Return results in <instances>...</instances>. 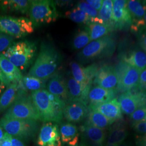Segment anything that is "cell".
<instances>
[{
  "label": "cell",
  "mask_w": 146,
  "mask_h": 146,
  "mask_svg": "<svg viewBox=\"0 0 146 146\" xmlns=\"http://www.w3.org/2000/svg\"><path fill=\"white\" fill-rule=\"evenodd\" d=\"M61 61L60 53L54 46L42 42L38 55L27 75L48 80L58 73Z\"/></svg>",
  "instance_id": "6da1fadb"
},
{
  "label": "cell",
  "mask_w": 146,
  "mask_h": 146,
  "mask_svg": "<svg viewBox=\"0 0 146 146\" xmlns=\"http://www.w3.org/2000/svg\"><path fill=\"white\" fill-rule=\"evenodd\" d=\"M31 96L39 120L44 123L60 122L63 110L61 100L45 89L31 92Z\"/></svg>",
  "instance_id": "7a4b0ae2"
},
{
  "label": "cell",
  "mask_w": 146,
  "mask_h": 146,
  "mask_svg": "<svg viewBox=\"0 0 146 146\" xmlns=\"http://www.w3.org/2000/svg\"><path fill=\"white\" fill-rule=\"evenodd\" d=\"M36 43L25 40L13 43L2 54L21 71H26L36 56Z\"/></svg>",
  "instance_id": "3957f363"
},
{
  "label": "cell",
  "mask_w": 146,
  "mask_h": 146,
  "mask_svg": "<svg viewBox=\"0 0 146 146\" xmlns=\"http://www.w3.org/2000/svg\"><path fill=\"white\" fill-rule=\"evenodd\" d=\"M5 118L39 120V116L33 103L31 94L19 88L15 102L3 116Z\"/></svg>",
  "instance_id": "277c9868"
},
{
  "label": "cell",
  "mask_w": 146,
  "mask_h": 146,
  "mask_svg": "<svg viewBox=\"0 0 146 146\" xmlns=\"http://www.w3.org/2000/svg\"><path fill=\"white\" fill-rule=\"evenodd\" d=\"M29 15L34 27L51 23L59 17L55 2L50 0L31 1Z\"/></svg>",
  "instance_id": "5b68a950"
},
{
  "label": "cell",
  "mask_w": 146,
  "mask_h": 146,
  "mask_svg": "<svg viewBox=\"0 0 146 146\" xmlns=\"http://www.w3.org/2000/svg\"><path fill=\"white\" fill-rule=\"evenodd\" d=\"M34 31V26L30 19L0 14V33L14 38H20L31 34Z\"/></svg>",
  "instance_id": "8992f818"
},
{
  "label": "cell",
  "mask_w": 146,
  "mask_h": 146,
  "mask_svg": "<svg viewBox=\"0 0 146 146\" xmlns=\"http://www.w3.org/2000/svg\"><path fill=\"white\" fill-rule=\"evenodd\" d=\"M0 125L10 135L22 140L33 137L37 129V121L8 119L4 117L0 119Z\"/></svg>",
  "instance_id": "52a82bcc"
},
{
  "label": "cell",
  "mask_w": 146,
  "mask_h": 146,
  "mask_svg": "<svg viewBox=\"0 0 146 146\" xmlns=\"http://www.w3.org/2000/svg\"><path fill=\"white\" fill-rule=\"evenodd\" d=\"M115 68L119 78L118 91L124 93L138 88L141 71L123 61Z\"/></svg>",
  "instance_id": "ba28073f"
},
{
  "label": "cell",
  "mask_w": 146,
  "mask_h": 146,
  "mask_svg": "<svg viewBox=\"0 0 146 146\" xmlns=\"http://www.w3.org/2000/svg\"><path fill=\"white\" fill-rule=\"evenodd\" d=\"M114 47L113 39L107 35L89 43L78 54V58L82 61H87L100 56L110 55L113 52Z\"/></svg>",
  "instance_id": "9c48e42d"
},
{
  "label": "cell",
  "mask_w": 146,
  "mask_h": 146,
  "mask_svg": "<svg viewBox=\"0 0 146 146\" xmlns=\"http://www.w3.org/2000/svg\"><path fill=\"white\" fill-rule=\"evenodd\" d=\"M118 102L122 112L131 115L135 110L146 106V91L139 88L122 93L120 95Z\"/></svg>",
  "instance_id": "30bf717a"
},
{
  "label": "cell",
  "mask_w": 146,
  "mask_h": 146,
  "mask_svg": "<svg viewBox=\"0 0 146 146\" xmlns=\"http://www.w3.org/2000/svg\"><path fill=\"white\" fill-rule=\"evenodd\" d=\"M113 1L112 22L114 30L129 28L132 25V20L127 8L128 1L114 0Z\"/></svg>",
  "instance_id": "8fae6325"
},
{
  "label": "cell",
  "mask_w": 146,
  "mask_h": 146,
  "mask_svg": "<svg viewBox=\"0 0 146 146\" xmlns=\"http://www.w3.org/2000/svg\"><path fill=\"white\" fill-rule=\"evenodd\" d=\"M73 78L78 82L86 86H91L99 68L97 64H93L84 68L79 63L72 61L70 63Z\"/></svg>",
  "instance_id": "7c38bea8"
},
{
  "label": "cell",
  "mask_w": 146,
  "mask_h": 146,
  "mask_svg": "<svg viewBox=\"0 0 146 146\" xmlns=\"http://www.w3.org/2000/svg\"><path fill=\"white\" fill-rule=\"evenodd\" d=\"M38 146H61L58 127L52 122L44 123L42 125L37 140Z\"/></svg>",
  "instance_id": "4fadbf2b"
},
{
  "label": "cell",
  "mask_w": 146,
  "mask_h": 146,
  "mask_svg": "<svg viewBox=\"0 0 146 146\" xmlns=\"http://www.w3.org/2000/svg\"><path fill=\"white\" fill-rule=\"evenodd\" d=\"M93 83L104 88L117 90L119 78L115 67L106 65L99 69Z\"/></svg>",
  "instance_id": "5bb4252c"
},
{
  "label": "cell",
  "mask_w": 146,
  "mask_h": 146,
  "mask_svg": "<svg viewBox=\"0 0 146 146\" xmlns=\"http://www.w3.org/2000/svg\"><path fill=\"white\" fill-rule=\"evenodd\" d=\"M127 8L132 20L131 29L135 32H137L141 29L143 31L145 26L144 19L146 13V4L145 1H128Z\"/></svg>",
  "instance_id": "9a60e30c"
},
{
  "label": "cell",
  "mask_w": 146,
  "mask_h": 146,
  "mask_svg": "<svg viewBox=\"0 0 146 146\" xmlns=\"http://www.w3.org/2000/svg\"><path fill=\"white\" fill-rule=\"evenodd\" d=\"M87 104L83 101H73L67 104L64 110L63 116L69 122L78 123L84 120L88 115Z\"/></svg>",
  "instance_id": "2e32d148"
},
{
  "label": "cell",
  "mask_w": 146,
  "mask_h": 146,
  "mask_svg": "<svg viewBox=\"0 0 146 146\" xmlns=\"http://www.w3.org/2000/svg\"><path fill=\"white\" fill-rule=\"evenodd\" d=\"M46 88L50 93L55 95L66 104L69 102L67 81L61 73L55 74L48 80Z\"/></svg>",
  "instance_id": "e0dca14e"
},
{
  "label": "cell",
  "mask_w": 146,
  "mask_h": 146,
  "mask_svg": "<svg viewBox=\"0 0 146 146\" xmlns=\"http://www.w3.org/2000/svg\"><path fill=\"white\" fill-rule=\"evenodd\" d=\"M69 102L83 101L88 103V96L91 86H86L78 82L72 76H69L66 80Z\"/></svg>",
  "instance_id": "ac0fdd59"
},
{
  "label": "cell",
  "mask_w": 146,
  "mask_h": 146,
  "mask_svg": "<svg viewBox=\"0 0 146 146\" xmlns=\"http://www.w3.org/2000/svg\"><path fill=\"white\" fill-rule=\"evenodd\" d=\"M88 108L89 109L96 110L114 122L122 119L120 104L118 100L115 98L102 104L89 105Z\"/></svg>",
  "instance_id": "d6986e66"
},
{
  "label": "cell",
  "mask_w": 146,
  "mask_h": 146,
  "mask_svg": "<svg viewBox=\"0 0 146 146\" xmlns=\"http://www.w3.org/2000/svg\"><path fill=\"white\" fill-rule=\"evenodd\" d=\"M119 91L116 89H107L95 86L91 88L88 96L90 105H95L108 102L114 99Z\"/></svg>",
  "instance_id": "ffe728a7"
},
{
  "label": "cell",
  "mask_w": 146,
  "mask_h": 146,
  "mask_svg": "<svg viewBox=\"0 0 146 146\" xmlns=\"http://www.w3.org/2000/svg\"><path fill=\"white\" fill-rule=\"evenodd\" d=\"M31 1L27 0H1L0 11L5 13H29Z\"/></svg>",
  "instance_id": "44dd1931"
},
{
  "label": "cell",
  "mask_w": 146,
  "mask_h": 146,
  "mask_svg": "<svg viewBox=\"0 0 146 146\" xmlns=\"http://www.w3.org/2000/svg\"><path fill=\"white\" fill-rule=\"evenodd\" d=\"M0 68L11 84L19 83L23 78L20 69L16 67L2 53H0Z\"/></svg>",
  "instance_id": "7402d4cb"
},
{
  "label": "cell",
  "mask_w": 146,
  "mask_h": 146,
  "mask_svg": "<svg viewBox=\"0 0 146 146\" xmlns=\"http://www.w3.org/2000/svg\"><path fill=\"white\" fill-rule=\"evenodd\" d=\"M89 142L93 146H103L106 135L104 129L98 128L87 122L81 127Z\"/></svg>",
  "instance_id": "603a6c76"
},
{
  "label": "cell",
  "mask_w": 146,
  "mask_h": 146,
  "mask_svg": "<svg viewBox=\"0 0 146 146\" xmlns=\"http://www.w3.org/2000/svg\"><path fill=\"white\" fill-rule=\"evenodd\" d=\"M122 61L142 72L146 68V53L139 49H134L123 55Z\"/></svg>",
  "instance_id": "cb8c5ba5"
},
{
  "label": "cell",
  "mask_w": 146,
  "mask_h": 146,
  "mask_svg": "<svg viewBox=\"0 0 146 146\" xmlns=\"http://www.w3.org/2000/svg\"><path fill=\"white\" fill-rule=\"evenodd\" d=\"M61 139L63 143L69 146H75L78 141L79 133L77 127L70 123H65L60 127Z\"/></svg>",
  "instance_id": "d4e9b609"
},
{
  "label": "cell",
  "mask_w": 146,
  "mask_h": 146,
  "mask_svg": "<svg viewBox=\"0 0 146 146\" xmlns=\"http://www.w3.org/2000/svg\"><path fill=\"white\" fill-rule=\"evenodd\" d=\"M19 90V83H14L6 89L0 96V113L9 109L15 102Z\"/></svg>",
  "instance_id": "484cf974"
},
{
  "label": "cell",
  "mask_w": 146,
  "mask_h": 146,
  "mask_svg": "<svg viewBox=\"0 0 146 146\" xmlns=\"http://www.w3.org/2000/svg\"><path fill=\"white\" fill-rule=\"evenodd\" d=\"M47 81L27 75L19 82V88L24 90L35 92L47 87Z\"/></svg>",
  "instance_id": "4316f807"
},
{
  "label": "cell",
  "mask_w": 146,
  "mask_h": 146,
  "mask_svg": "<svg viewBox=\"0 0 146 146\" xmlns=\"http://www.w3.org/2000/svg\"><path fill=\"white\" fill-rule=\"evenodd\" d=\"M86 29L88 32L91 41L107 36L110 32L114 30L110 26L99 23H90L87 25Z\"/></svg>",
  "instance_id": "83f0119b"
},
{
  "label": "cell",
  "mask_w": 146,
  "mask_h": 146,
  "mask_svg": "<svg viewBox=\"0 0 146 146\" xmlns=\"http://www.w3.org/2000/svg\"><path fill=\"white\" fill-rule=\"evenodd\" d=\"M127 135V131L122 123H116L110 129L107 145H119L123 142Z\"/></svg>",
  "instance_id": "f1b7e54d"
},
{
  "label": "cell",
  "mask_w": 146,
  "mask_h": 146,
  "mask_svg": "<svg viewBox=\"0 0 146 146\" xmlns=\"http://www.w3.org/2000/svg\"><path fill=\"white\" fill-rule=\"evenodd\" d=\"M88 118L89 123L103 129L114 123L96 110L89 108Z\"/></svg>",
  "instance_id": "f546056e"
},
{
  "label": "cell",
  "mask_w": 146,
  "mask_h": 146,
  "mask_svg": "<svg viewBox=\"0 0 146 146\" xmlns=\"http://www.w3.org/2000/svg\"><path fill=\"white\" fill-rule=\"evenodd\" d=\"M113 1L111 0H104L103 5L99 11V19L101 24H104L112 27L114 29L112 22Z\"/></svg>",
  "instance_id": "4dcf8cb0"
},
{
  "label": "cell",
  "mask_w": 146,
  "mask_h": 146,
  "mask_svg": "<svg viewBox=\"0 0 146 146\" xmlns=\"http://www.w3.org/2000/svg\"><path fill=\"white\" fill-rule=\"evenodd\" d=\"M64 16L77 23L88 25L91 23V19L89 16L78 7L74 8L70 11H66Z\"/></svg>",
  "instance_id": "1f68e13d"
},
{
  "label": "cell",
  "mask_w": 146,
  "mask_h": 146,
  "mask_svg": "<svg viewBox=\"0 0 146 146\" xmlns=\"http://www.w3.org/2000/svg\"><path fill=\"white\" fill-rule=\"evenodd\" d=\"M90 42L88 32L86 29L78 31L75 35L72 42V47L75 50H80L84 49Z\"/></svg>",
  "instance_id": "d6a6232c"
},
{
  "label": "cell",
  "mask_w": 146,
  "mask_h": 146,
  "mask_svg": "<svg viewBox=\"0 0 146 146\" xmlns=\"http://www.w3.org/2000/svg\"><path fill=\"white\" fill-rule=\"evenodd\" d=\"M80 9L86 13L89 17L91 19V23H101L98 16V11L93 8L91 5H89L86 1H80L78 3L77 6Z\"/></svg>",
  "instance_id": "836d02e7"
},
{
  "label": "cell",
  "mask_w": 146,
  "mask_h": 146,
  "mask_svg": "<svg viewBox=\"0 0 146 146\" xmlns=\"http://www.w3.org/2000/svg\"><path fill=\"white\" fill-rule=\"evenodd\" d=\"M15 38L8 35L0 33V53L5 52L14 43Z\"/></svg>",
  "instance_id": "e575fe53"
},
{
  "label": "cell",
  "mask_w": 146,
  "mask_h": 146,
  "mask_svg": "<svg viewBox=\"0 0 146 146\" xmlns=\"http://www.w3.org/2000/svg\"><path fill=\"white\" fill-rule=\"evenodd\" d=\"M146 116V106L141 107L135 110L130 115L131 120L135 122L143 121Z\"/></svg>",
  "instance_id": "d590c367"
},
{
  "label": "cell",
  "mask_w": 146,
  "mask_h": 146,
  "mask_svg": "<svg viewBox=\"0 0 146 146\" xmlns=\"http://www.w3.org/2000/svg\"><path fill=\"white\" fill-rule=\"evenodd\" d=\"M133 128L136 131L141 133H146V121H142L135 122L133 125Z\"/></svg>",
  "instance_id": "8d00e7d4"
},
{
  "label": "cell",
  "mask_w": 146,
  "mask_h": 146,
  "mask_svg": "<svg viewBox=\"0 0 146 146\" xmlns=\"http://www.w3.org/2000/svg\"><path fill=\"white\" fill-rule=\"evenodd\" d=\"M138 88L142 90L146 91V68L141 72Z\"/></svg>",
  "instance_id": "74e56055"
},
{
  "label": "cell",
  "mask_w": 146,
  "mask_h": 146,
  "mask_svg": "<svg viewBox=\"0 0 146 146\" xmlns=\"http://www.w3.org/2000/svg\"><path fill=\"white\" fill-rule=\"evenodd\" d=\"M102 0H87L86 2L96 11H100L103 5Z\"/></svg>",
  "instance_id": "f35d334b"
},
{
  "label": "cell",
  "mask_w": 146,
  "mask_h": 146,
  "mask_svg": "<svg viewBox=\"0 0 146 146\" xmlns=\"http://www.w3.org/2000/svg\"><path fill=\"white\" fill-rule=\"evenodd\" d=\"M11 136L5 132L3 138L0 141V146H11Z\"/></svg>",
  "instance_id": "ab89813d"
},
{
  "label": "cell",
  "mask_w": 146,
  "mask_h": 146,
  "mask_svg": "<svg viewBox=\"0 0 146 146\" xmlns=\"http://www.w3.org/2000/svg\"><path fill=\"white\" fill-rule=\"evenodd\" d=\"M139 42L142 48L144 50V52L146 53V31H144L140 36Z\"/></svg>",
  "instance_id": "60d3db41"
},
{
  "label": "cell",
  "mask_w": 146,
  "mask_h": 146,
  "mask_svg": "<svg viewBox=\"0 0 146 146\" xmlns=\"http://www.w3.org/2000/svg\"><path fill=\"white\" fill-rule=\"evenodd\" d=\"M0 79L3 82V83L5 84V86L7 87H9L11 84H12L9 81V80L5 77V74L3 73L2 71L1 70V68H0Z\"/></svg>",
  "instance_id": "b9f144b4"
},
{
  "label": "cell",
  "mask_w": 146,
  "mask_h": 146,
  "mask_svg": "<svg viewBox=\"0 0 146 146\" xmlns=\"http://www.w3.org/2000/svg\"><path fill=\"white\" fill-rule=\"evenodd\" d=\"M11 146H26L24 143L20 141L19 139L11 136Z\"/></svg>",
  "instance_id": "7bdbcfd3"
},
{
  "label": "cell",
  "mask_w": 146,
  "mask_h": 146,
  "mask_svg": "<svg viewBox=\"0 0 146 146\" xmlns=\"http://www.w3.org/2000/svg\"><path fill=\"white\" fill-rule=\"evenodd\" d=\"M5 84L3 83V82L0 79V95L2 94V93L4 91L5 88Z\"/></svg>",
  "instance_id": "ee69618b"
},
{
  "label": "cell",
  "mask_w": 146,
  "mask_h": 146,
  "mask_svg": "<svg viewBox=\"0 0 146 146\" xmlns=\"http://www.w3.org/2000/svg\"><path fill=\"white\" fill-rule=\"evenodd\" d=\"M3 129L2 128V127L0 125V141L2 140V139L3 138L4 135H5V133H4V131H3Z\"/></svg>",
  "instance_id": "f6af8a7d"
},
{
  "label": "cell",
  "mask_w": 146,
  "mask_h": 146,
  "mask_svg": "<svg viewBox=\"0 0 146 146\" xmlns=\"http://www.w3.org/2000/svg\"><path fill=\"white\" fill-rule=\"evenodd\" d=\"M144 20H145V26H144V29H143V31H146V13L145 16V19H144Z\"/></svg>",
  "instance_id": "bcb514c9"
},
{
  "label": "cell",
  "mask_w": 146,
  "mask_h": 146,
  "mask_svg": "<svg viewBox=\"0 0 146 146\" xmlns=\"http://www.w3.org/2000/svg\"><path fill=\"white\" fill-rule=\"evenodd\" d=\"M106 146H119V145H108Z\"/></svg>",
  "instance_id": "7dc6e473"
},
{
  "label": "cell",
  "mask_w": 146,
  "mask_h": 146,
  "mask_svg": "<svg viewBox=\"0 0 146 146\" xmlns=\"http://www.w3.org/2000/svg\"><path fill=\"white\" fill-rule=\"evenodd\" d=\"M119 146H127V145L125 143H121V144H120Z\"/></svg>",
  "instance_id": "c3c4849f"
},
{
  "label": "cell",
  "mask_w": 146,
  "mask_h": 146,
  "mask_svg": "<svg viewBox=\"0 0 146 146\" xmlns=\"http://www.w3.org/2000/svg\"><path fill=\"white\" fill-rule=\"evenodd\" d=\"M143 121H146V117H145V118L144 119V120H143Z\"/></svg>",
  "instance_id": "681fc988"
},
{
  "label": "cell",
  "mask_w": 146,
  "mask_h": 146,
  "mask_svg": "<svg viewBox=\"0 0 146 146\" xmlns=\"http://www.w3.org/2000/svg\"><path fill=\"white\" fill-rule=\"evenodd\" d=\"M145 146H146V141H145Z\"/></svg>",
  "instance_id": "f907efd6"
},
{
  "label": "cell",
  "mask_w": 146,
  "mask_h": 146,
  "mask_svg": "<svg viewBox=\"0 0 146 146\" xmlns=\"http://www.w3.org/2000/svg\"><path fill=\"white\" fill-rule=\"evenodd\" d=\"M145 3L146 4V1H145Z\"/></svg>",
  "instance_id": "816d5d0a"
},
{
  "label": "cell",
  "mask_w": 146,
  "mask_h": 146,
  "mask_svg": "<svg viewBox=\"0 0 146 146\" xmlns=\"http://www.w3.org/2000/svg\"></svg>",
  "instance_id": "f5cc1de1"
}]
</instances>
